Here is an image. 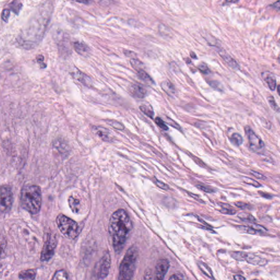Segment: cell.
<instances>
[{
    "label": "cell",
    "instance_id": "obj_1",
    "mask_svg": "<svg viewBox=\"0 0 280 280\" xmlns=\"http://www.w3.org/2000/svg\"><path fill=\"white\" fill-rule=\"evenodd\" d=\"M52 9L44 5L35 14L17 38L18 44L25 49L35 48L41 41L50 21Z\"/></svg>",
    "mask_w": 280,
    "mask_h": 280
},
{
    "label": "cell",
    "instance_id": "obj_2",
    "mask_svg": "<svg viewBox=\"0 0 280 280\" xmlns=\"http://www.w3.org/2000/svg\"><path fill=\"white\" fill-rule=\"evenodd\" d=\"M132 229V221L124 209H119L112 215L109 232L115 253L119 254L123 250Z\"/></svg>",
    "mask_w": 280,
    "mask_h": 280
},
{
    "label": "cell",
    "instance_id": "obj_3",
    "mask_svg": "<svg viewBox=\"0 0 280 280\" xmlns=\"http://www.w3.org/2000/svg\"><path fill=\"white\" fill-rule=\"evenodd\" d=\"M23 208L31 215H37L41 209V189L36 185H27L23 188L20 196Z\"/></svg>",
    "mask_w": 280,
    "mask_h": 280
},
{
    "label": "cell",
    "instance_id": "obj_4",
    "mask_svg": "<svg viewBox=\"0 0 280 280\" xmlns=\"http://www.w3.org/2000/svg\"><path fill=\"white\" fill-rule=\"evenodd\" d=\"M138 257V250L135 246L129 248L120 263L119 280H131L135 274Z\"/></svg>",
    "mask_w": 280,
    "mask_h": 280
},
{
    "label": "cell",
    "instance_id": "obj_5",
    "mask_svg": "<svg viewBox=\"0 0 280 280\" xmlns=\"http://www.w3.org/2000/svg\"><path fill=\"white\" fill-rule=\"evenodd\" d=\"M56 221L59 230L66 238L76 239L79 234V226L76 221L69 217L60 214L57 217Z\"/></svg>",
    "mask_w": 280,
    "mask_h": 280
},
{
    "label": "cell",
    "instance_id": "obj_6",
    "mask_svg": "<svg viewBox=\"0 0 280 280\" xmlns=\"http://www.w3.org/2000/svg\"><path fill=\"white\" fill-rule=\"evenodd\" d=\"M111 259L108 252L104 253L102 258L96 264L94 275L95 278L99 280L104 279L108 276L111 267Z\"/></svg>",
    "mask_w": 280,
    "mask_h": 280
},
{
    "label": "cell",
    "instance_id": "obj_7",
    "mask_svg": "<svg viewBox=\"0 0 280 280\" xmlns=\"http://www.w3.org/2000/svg\"><path fill=\"white\" fill-rule=\"evenodd\" d=\"M57 245V238L52 233L48 234L42 250L40 257L42 262H48L52 259L54 254Z\"/></svg>",
    "mask_w": 280,
    "mask_h": 280
},
{
    "label": "cell",
    "instance_id": "obj_8",
    "mask_svg": "<svg viewBox=\"0 0 280 280\" xmlns=\"http://www.w3.org/2000/svg\"><path fill=\"white\" fill-rule=\"evenodd\" d=\"M245 131L249 142L250 149L258 154L262 153L265 148V144L263 140L249 126H246Z\"/></svg>",
    "mask_w": 280,
    "mask_h": 280
},
{
    "label": "cell",
    "instance_id": "obj_9",
    "mask_svg": "<svg viewBox=\"0 0 280 280\" xmlns=\"http://www.w3.org/2000/svg\"><path fill=\"white\" fill-rule=\"evenodd\" d=\"M13 204V193L11 187L3 185L1 188V211L6 213L11 210Z\"/></svg>",
    "mask_w": 280,
    "mask_h": 280
},
{
    "label": "cell",
    "instance_id": "obj_10",
    "mask_svg": "<svg viewBox=\"0 0 280 280\" xmlns=\"http://www.w3.org/2000/svg\"><path fill=\"white\" fill-rule=\"evenodd\" d=\"M170 264L169 261L166 259H159L155 266V277L159 280H163L165 275L169 269Z\"/></svg>",
    "mask_w": 280,
    "mask_h": 280
},
{
    "label": "cell",
    "instance_id": "obj_11",
    "mask_svg": "<svg viewBox=\"0 0 280 280\" xmlns=\"http://www.w3.org/2000/svg\"><path fill=\"white\" fill-rule=\"evenodd\" d=\"M131 95L136 99H143L147 95V90L145 87L139 83L132 84L129 88Z\"/></svg>",
    "mask_w": 280,
    "mask_h": 280
},
{
    "label": "cell",
    "instance_id": "obj_12",
    "mask_svg": "<svg viewBox=\"0 0 280 280\" xmlns=\"http://www.w3.org/2000/svg\"><path fill=\"white\" fill-rule=\"evenodd\" d=\"M245 261L250 264L257 266H265L267 263V261L264 258L262 257L253 254L246 253L245 257Z\"/></svg>",
    "mask_w": 280,
    "mask_h": 280
},
{
    "label": "cell",
    "instance_id": "obj_13",
    "mask_svg": "<svg viewBox=\"0 0 280 280\" xmlns=\"http://www.w3.org/2000/svg\"><path fill=\"white\" fill-rule=\"evenodd\" d=\"M53 146L60 154L63 155H68L70 152V147L68 143L62 139H57L53 142Z\"/></svg>",
    "mask_w": 280,
    "mask_h": 280
},
{
    "label": "cell",
    "instance_id": "obj_14",
    "mask_svg": "<svg viewBox=\"0 0 280 280\" xmlns=\"http://www.w3.org/2000/svg\"><path fill=\"white\" fill-rule=\"evenodd\" d=\"M93 130L96 135H98L103 141L106 142L112 141L111 132L109 129L102 126H94L93 127Z\"/></svg>",
    "mask_w": 280,
    "mask_h": 280
},
{
    "label": "cell",
    "instance_id": "obj_15",
    "mask_svg": "<svg viewBox=\"0 0 280 280\" xmlns=\"http://www.w3.org/2000/svg\"><path fill=\"white\" fill-rule=\"evenodd\" d=\"M218 53L219 55L221 57V58L223 59L226 63L227 64L230 68L234 70H239L240 69L239 64L237 63V62L234 58H232L230 55L226 52L225 50L223 49H219Z\"/></svg>",
    "mask_w": 280,
    "mask_h": 280
},
{
    "label": "cell",
    "instance_id": "obj_16",
    "mask_svg": "<svg viewBox=\"0 0 280 280\" xmlns=\"http://www.w3.org/2000/svg\"><path fill=\"white\" fill-rule=\"evenodd\" d=\"M82 200L78 196L72 195L68 199V202L70 209L74 213H78L82 207Z\"/></svg>",
    "mask_w": 280,
    "mask_h": 280
},
{
    "label": "cell",
    "instance_id": "obj_17",
    "mask_svg": "<svg viewBox=\"0 0 280 280\" xmlns=\"http://www.w3.org/2000/svg\"><path fill=\"white\" fill-rule=\"evenodd\" d=\"M262 77L267 83L269 89L274 91L276 89V79L274 74L269 71L263 72L262 73Z\"/></svg>",
    "mask_w": 280,
    "mask_h": 280
},
{
    "label": "cell",
    "instance_id": "obj_18",
    "mask_svg": "<svg viewBox=\"0 0 280 280\" xmlns=\"http://www.w3.org/2000/svg\"><path fill=\"white\" fill-rule=\"evenodd\" d=\"M72 76H74V78H76V79L87 87H90L92 85L91 78L79 70H74L72 72Z\"/></svg>",
    "mask_w": 280,
    "mask_h": 280
},
{
    "label": "cell",
    "instance_id": "obj_19",
    "mask_svg": "<svg viewBox=\"0 0 280 280\" xmlns=\"http://www.w3.org/2000/svg\"><path fill=\"white\" fill-rule=\"evenodd\" d=\"M74 48L76 50V52L78 54L82 56L86 57L89 54L90 49L89 47L87 46L86 44L81 42L77 41L74 43Z\"/></svg>",
    "mask_w": 280,
    "mask_h": 280
},
{
    "label": "cell",
    "instance_id": "obj_20",
    "mask_svg": "<svg viewBox=\"0 0 280 280\" xmlns=\"http://www.w3.org/2000/svg\"><path fill=\"white\" fill-rule=\"evenodd\" d=\"M161 88L170 96L173 97L176 94V89L170 80H164L161 83Z\"/></svg>",
    "mask_w": 280,
    "mask_h": 280
},
{
    "label": "cell",
    "instance_id": "obj_21",
    "mask_svg": "<svg viewBox=\"0 0 280 280\" xmlns=\"http://www.w3.org/2000/svg\"><path fill=\"white\" fill-rule=\"evenodd\" d=\"M36 276V271L35 269L23 270L19 274V278L22 280H34Z\"/></svg>",
    "mask_w": 280,
    "mask_h": 280
},
{
    "label": "cell",
    "instance_id": "obj_22",
    "mask_svg": "<svg viewBox=\"0 0 280 280\" xmlns=\"http://www.w3.org/2000/svg\"><path fill=\"white\" fill-rule=\"evenodd\" d=\"M137 76L139 78L143 80V82L148 84H154V80L151 78V77L144 70H139L137 71Z\"/></svg>",
    "mask_w": 280,
    "mask_h": 280
},
{
    "label": "cell",
    "instance_id": "obj_23",
    "mask_svg": "<svg viewBox=\"0 0 280 280\" xmlns=\"http://www.w3.org/2000/svg\"><path fill=\"white\" fill-rule=\"evenodd\" d=\"M9 7L15 14H19L23 7L22 2L19 0H14L9 4Z\"/></svg>",
    "mask_w": 280,
    "mask_h": 280
},
{
    "label": "cell",
    "instance_id": "obj_24",
    "mask_svg": "<svg viewBox=\"0 0 280 280\" xmlns=\"http://www.w3.org/2000/svg\"><path fill=\"white\" fill-rule=\"evenodd\" d=\"M140 109L145 115L152 118L154 115V110L152 106L150 104H142L140 106Z\"/></svg>",
    "mask_w": 280,
    "mask_h": 280
},
{
    "label": "cell",
    "instance_id": "obj_25",
    "mask_svg": "<svg viewBox=\"0 0 280 280\" xmlns=\"http://www.w3.org/2000/svg\"><path fill=\"white\" fill-rule=\"evenodd\" d=\"M198 266L199 269L201 270V271L206 275V276L209 277V278H214L213 277L212 272L210 268L209 267V266L207 265L206 264H205L203 262H199L198 263Z\"/></svg>",
    "mask_w": 280,
    "mask_h": 280
},
{
    "label": "cell",
    "instance_id": "obj_26",
    "mask_svg": "<svg viewBox=\"0 0 280 280\" xmlns=\"http://www.w3.org/2000/svg\"><path fill=\"white\" fill-rule=\"evenodd\" d=\"M237 217L240 219L242 220L243 221H247V222H255L256 221V218L253 216L251 214L247 212H241L237 215Z\"/></svg>",
    "mask_w": 280,
    "mask_h": 280
},
{
    "label": "cell",
    "instance_id": "obj_27",
    "mask_svg": "<svg viewBox=\"0 0 280 280\" xmlns=\"http://www.w3.org/2000/svg\"><path fill=\"white\" fill-rule=\"evenodd\" d=\"M237 228L241 232H245L246 234L251 235H256L258 234V231L255 230L253 228L251 227L250 226H237Z\"/></svg>",
    "mask_w": 280,
    "mask_h": 280
},
{
    "label": "cell",
    "instance_id": "obj_28",
    "mask_svg": "<svg viewBox=\"0 0 280 280\" xmlns=\"http://www.w3.org/2000/svg\"><path fill=\"white\" fill-rule=\"evenodd\" d=\"M130 64L133 69L137 71L139 70H144L145 65L139 59H136L135 58H132L130 60Z\"/></svg>",
    "mask_w": 280,
    "mask_h": 280
},
{
    "label": "cell",
    "instance_id": "obj_29",
    "mask_svg": "<svg viewBox=\"0 0 280 280\" xmlns=\"http://www.w3.org/2000/svg\"><path fill=\"white\" fill-rule=\"evenodd\" d=\"M230 141L233 145L237 146H240L243 143V138L238 133H234L230 138Z\"/></svg>",
    "mask_w": 280,
    "mask_h": 280
},
{
    "label": "cell",
    "instance_id": "obj_30",
    "mask_svg": "<svg viewBox=\"0 0 280 280\" xmlns=\"http://www.w3.org/2000/svg\"><path fill=\"white\" fill-rule=\"evenodd\" d=\"M69 279L67 272L63 270L56 272L52 277V280H68Z\"/></svg>",
    "mask_w": 280,
    "mask_h": 280
},
{
    "label": "cell",
    "instance_id": "obj_31",
    "mask_svg": "<svg viewBox=\"0 0 280 280\" xmlns=\"http://www.w3.org/2000/svg\"><path fill=\"white\" fill-rule=\"evenodd\" d=\"M267 101L269 102V104L272 107V109L275 112H277V113H280V107L278 106V104H276L274 97L272 96H269L267 97Z\"/></svg>",
    "mask_w": 280,
    "mask_h": 280
},
{
    "label": "cell",
    "instance_id": "obj_32",
    "mask_svg": "<svg viewBox=\"0 0 280 280\" xmlns=\"http://www.w3.org/2000/svg\"><path fill=\"white\" fill-rule=\"evenodd\" d=\"M107 123L109 124L110 126L113 127V128L117 129L119 130H124V127L123 124H122L121 123L116 121V120H106Z\"/></svg>",
    "mask_w": 280,
    "mask_h": 280
},
{
    "label": "cell",
    "instance_id": "obj_33",
    "mask_svg": "<svg viewBox=\"0 0 280 280\" xmlns=\"http://www.w3.org/2000/svg\"><path fill=\"white\" fill-rule=\"evenodd\" d=\"M246 254V252L237 251L232 253L231 256L236 261H245Z\"/></svg>",
    "mask_w": 280,
    "mask_h": 280
},
{
    "label": "cell",
    "instance_id": "obj_34",
    "mask_svg": "<svg viewBox=\"0 0 280 280\" xmlns=\"http://www.w3.org/2000/svg\"><path fill=\"white\" fill-rule=\"evenodd\" d=\"M242 180H243V182L245 183H246V184L251 185V186H252L253 187H256V188H259V187L262 186V185H261L257 181H256V180H253L252 178H249V177H242Z\"/></svg>",
    "mask_w": 280,
    "mask_h": 280
},
{
    "label": "cell",
    "instance_id": "obj_35",
    "mask_svg": "<svg viewBox=\"0 0 280 280\" xmlns=\"http://www.w3.org/2000/svg\"><path fill=\"white\" fill-rule=\"evenodd\" d=\"M155 122L158 125V126H159L161 129L165 131L168 130V129H169L168 126L165 124L164 121L160 118L156 117L155 120Z\"/></svg>",
    "mask_w": 280,
    "mask_h": 280
},
{
    "label": "cell",
    "instance_id": "obj_36",
    "mask_svg": "<svg viewBox=\"0 0 280 280\" xmlns=\"http://www.w3.org/2000/svg\"><path fill=\"white\" fill-rule=\"evenodd\" d=\"M165 122L167 124H169L170 126L174 127V128L178 130L181 131V127L180 126L179 124H177L174 120H172L170 118L166 117V119L165 120Z\"/></svg>",
    "mask_w": 280,
    "mask_h": 280
},
{
    "label": "cell",
    "instance_id": "obj_37",
    "mask_svg": "<svg viewBox=\"0 0 280 280\" xmlns=\"http://www.w3.org/2000/svg\"><path fill=\"white\" fill-rule=\"evenodd\" d=\"M248 226L252 227V228L254 229L255 230H257L258 232H264L267 231V229H265L263 226L257 224L256 223H253V222H248Z\"/></svg>",
    "mask_w": 280,
    "mask_h": 280
},
{
    "label": "cell",
    "instance_id": "obj_38",
    "mask_svg": "<svg viewBox=\"0 0 280 280\" xmlns=\"http://www.w3.org/2000/svg\"><path fill=\"white\" fill-rule=\"evenodd\" d=\"M10 17V11L8 9H4L2 11L1 14V18L3 22L7 23L8 22L9 18Z\"/></svg>",
    "mask_w": 280,
    "mask_h": 280
},
{
    "label": "cell",
    "instance_id": "obj_39",
    "mask_svg": "<svg viewBox=\"0 0 280 280\" xmlns=\"http://www.w3.org/2000/svg\"><path fill=\"white\" fill-rule=\"evenodd\" d=\"M230 206L229 207H223V209H221V210H220V212L222 213H223V214H226V215H235V214L237 213V211L234 210L230 209Z\"/></svg>",
    "mask_w": 280,
    "mask_h": 280
},
{
    "label": "cell",
    "instance_id": "obj_40",
    "mask_svg": "<svg viewBox=\"0 0 280 280\" xmlns=\"http://www.w3.org/2000/svg\"><path fill=\"white\" fill-rule=\"evenodd\" d=\"M251 174H252L253 176H254L256 178L259 179L261 180H267V177L264 176L263 174L259 173L258 172L255 171H251Z\"/></svg>",
    "mask_w": 280,
    "mask_h": 280
},
{
    "label": "cell",
    "instance_id": "obj_41",
    "mask_svg": "<svg viewBox=\"0 0 280 280\" xmlns=\"http://www.w3.org/2000/svg\"><path fill=\"white\" fill-rule=\"evenodd\" d=\"M235 205L237 207H239L240 209H242V210L250 209V205L246 204L245 202H240V201H239V202H235Z\"/></svg>",
    "mask_w": 280,
    "mask_h": 280
},
{
    "label": "cell",
    "instance_id": "obj_42",
    "mask_svg": "<svg viewBox=\"0 0 280 280\" xmlns=\"http://www.w3.org/2000/svg\"><path fill=\"white\" fill-rule=\"evenodd\" d=\"M155 184L158 187L160 188L161 189H164V190L169 189V186L168 185H166L165 183L158 180H155Z\"/></svg>",
    "mask_w": 280,
    "mask_h": 280
},
{
    "label": "cell",
    "instance_id": "obj_43",
    "mask_svg": "<svg viewBox=\"0 0 280 280\" xmlns=\"http://www.w3.org/2000/svg\"><path fill=\"white\" fill-rule=\"evenodd\" d=\"M37 63L39 64L41 68L42 69L46 68V65L44 63V57L42 55H39L37 57Z\"/></svg>",
    "mask_w": 280,
    "mask_h": 280
},
{
    "label": "cell",
    "instance_id": "obj_44",
    "mask_svg": "<svg viewBox=\"0 0 280 280\" xmlns=\"http://www.w3.org/2000/svg\"><path fill=\"white\" fill-rule=\"evenodd\" d=\"M199 69L203 73H206L209 71V68L206 64L205 63H201L198 66Z\"/></svg>",
    "mask_w": 280,
    "mask_h": 280
},
{
    "label": "cell",
    "instance_id": "obj_45",
    "mask_svg": "<svg viewBox=\"0 0 280 280\" xmlns=\"http://www.w3.org/2000/svg\"><path fill=\"white\" fill-rule=\"evenodd\" d=\"M183 275L181 274H174L170 277V280H183L184 279Z\"/></svg>",
    "mask_w": 280,
    "mask_h": 280
},
{
    "label": "cell",
    "instance_id": "obj_46",
    "mask_svg": "<svg viewBox=\"0 0 280 280\" xmlns=\"http://www.w3.org/2000/svg\"><path fill=\"white\" fill-rule=\"evenodd\" d=\"M270 6L276 11H280V0H277L276 2H274L270 5Z\"/></svg>",
    "mask_w": 280,
    "mask_h": 280
},
{
    "label": "cell",
    "instance_id": "obj_47",
    "mask_svg": "<svg viewBox=\"0 0 280 280\" xmlns=\"http://www.w3.org/2000/svg\"><path fill=\"white\" fill-rule=\"evenodd\" d=\"M210 85L211 87H213V88L218 89V90H221V85L219 84V83L213 81V82L210 83Z\"/></svg>",
    "mask_w": 280,
    "mask_h": 280
},
{
    "label": "cell",
    "instance_id": "obj_48",
    "mask_svg": "<svg viewBox=\"0 0 280 280\" xmlns=\"http://www.w3.org/2000/svg\"><path fill=\"white\" fill-rule=\"evenodd\" d=\"M72 1L85 4H90L93 2V0H72Z\"/></svg>",
    "mask_w": 280,
    "mask_h": 280
},
{
    "label": "cell",
    "instance_id": "obj_49",
    "mask_svg": "<svg viewBox=\"0 0 280 280\" xmlns=\"http://www.w3.org/2000/svg\"><path fill=\"white\" fill-rule=\"evenodd\" d=\"M198 187H199V189L202 190L203 191H205V192H207V193H211V192L213 191L212 189H210L209 188L205 187V186H200H200H198Z\"/></svg>",
    "mask_w": 280,
    "mask_h": 280
},
{
    "label": "cell",
    "instance_id": "obj_50",
    "mask_svg": "<svg viewBox=\"0 0 280 280\" xmlns=\"http://www.w3.org/2000/svg\"><path fill=\"white\" fill-rule=\"evenodd\" d=\"M259 193L262 196H263V198H267V199H271V198H272V196L269 194L261 192V191H259Z\"/></svg>",
    "mask_w": 280,
    "mask_h": 280
},
{
    "label": "cell",
    "instance_id": "obj_51",
    "mask_svg": "<svg viewBox=\"0 0 280 280\" xmlns=\"http://www.w3.org/2000/svg\"><path fill=\"white\" fill-rule=\"evenodd\" d=\"M124 53L125 55L126 56H128V57H134V55H135L134 52H131V51H129V50H124Z\"/></svg>",
    "mask_w": 280,
    "mask_h": 280
},
{
    "label": "cell",
    "instance_id": "obj_52",
    "mask_svg": "<svg viewBox=\"0 0 280 280\" xmlns=\"http://www.w3.org/2000/svg\"><path fill=\"white\" fill-rule=\"evenodd\" d=\"M234 278L236 280H246L245 277H244L243 276L239 275H237L234 276Z\"/></svg>",
    "mask_w": 280,
    "mask_h": 280
},
{
    "label": "cell",
    "instance_id": "obj_53",
    "mask_svg": "<svg viewBox=\"0 0 280 280\" xmlns=\"http://www.w3.org/2000/svg\"><path fill=\"white\" fill-rule=\"evenodd\" d=\"M240 0H226V2L228 3H236L239 2Z\"/></svg>",
    "mask_w": 280,
    "mask_h": 280
},
{
    "label": "cell",
    "instance_id": "obj_54",
    "mask_svg": "<svg viewBox=\"0 0 280 280\" xmlns=\"http://www.w3.org/2000/svg\"><path fill=\"white\" fill-rule=\"evenodd\" d=\"M191 56L192 58H194H194H196V54L194 52L191 53Z\"/></svg>",
    "mask_w": 280,
    "mask_h": 280
},
{
    "label": "cell",
    "instance_id": "obj_55",
    "mask_svg": "<svg viewBox=\"0 0 280 280\" xmlns=\"http://www.w3.org/2000/svg\"><path fill=\"white\" fill-rule=\"evenodd\" d=\"M277 91L278 95L280 96V85H278L277 87Z\"/></svg>",
    "mask_w": 280,
    "mask_h": 280
},
{
    "label": "cell",
    "instance_id": "obj_56",
    "mask_svg": "<svg viewBox=\"0 0 280 280\" xmlns=\"http://www.w3.org/2000/svg\"><path fill=\"white\" fill-rule=\"evenodd\" d=\"M278 42H279V43H280V39H279V41H278Z\"/></svg>",
    "mask_w": 280,
    "mask_h": 280
},
{
    "label": "cell",
    "instance_id": "obj_57",
    "mask_svg": "<svg viewBox=\"0 0 280 280\" xmlns=\"http://www.w3.org/2000/svg\"></svg>",
    "mask_w": 280,
    "mask_h": 280
}]
</instances>
